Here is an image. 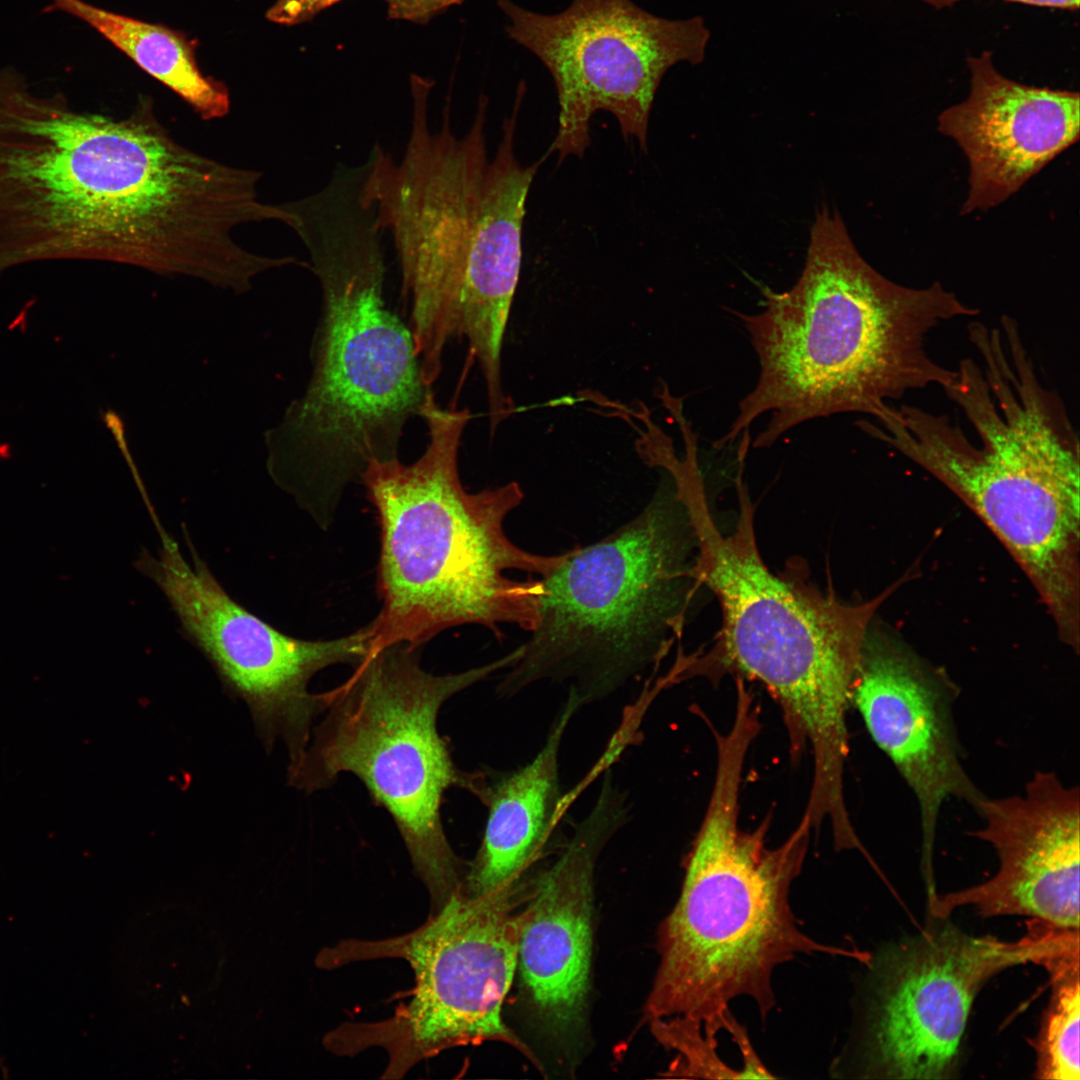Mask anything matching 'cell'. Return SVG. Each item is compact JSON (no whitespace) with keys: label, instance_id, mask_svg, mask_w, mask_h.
Segmentation results:
<instances>
[{"label":"cell","instance_id":"cell-19","mask_svg":"<svg viewBox=\"0 0 1080 1080\" xmlns=\"http://www.w3.org/2000/svg\"><path fill=\"white\" fill-rule=\"evenodd\" d=\"M1046 968L1054 991L1036 1039V1075L1041 1079L1079 1080V953L1056 959Z\"/></svg>","mask_w":1080,"mask_h":1080},{"label":"cell","instance_id":"cell-23","mask_svg":"<svg viewBox=\"0 0 1080 1080\" xmlns=\"http://www.w3.org/2000/svg\"><path fill=\"white\" fill-rule=\"evenodd\" d=\"M926 5H929L935 9H943L954 6L957 3L966 0H916ZM1012 3H1019L1029 6L1062 9V10H1077L1079 8V0H998Z\"/></svg>","mask_w":1080,"mask_h":1080},{"label":"cell","instance_id":"cell-6","mask_svg":"<svg viewBox=\"0 0 1080 1080\" xmlns=\"http://www.w3.org/2000/svg\"><path fill=\"white\" fill-rule=\"evenodd\" d=\"M670 476L696 544L692 577L720 604L724 658L780 703L793 741L810 744L813 777L840 779L849 752L846 716L869 624L898 585L848 604L776 576L758 550L742 484L736 527L724 534L710 511L697 462L679 464Z\"/></svg>","mask_w":1080,"mask_h":1080},{"label":"cell","instance_id":"cell-21","mask_svg":"<svg viewBox=\"0 0 1080 1080\" xmlns=\"http://www.w3.org/2000/svg\"><path fill=\"white\" fill-rule=\"evenodd\" d=\"M339 1L341 0H276L266 12V18L280 25H298L311 20Z\"/></svg>","mask_w":1080,"mask_h":1080},{"label":"cell","instance_id":"cell-8","mask_svg":"<svg viewBox=\"0 0 1080 1080\" xmlns=\"http://www.w3.org/2000/svg\"><path fill=\"white\" fill-rule=\"evenodd\" d=\"M689 524L657 494L602 540L569 550L541 578L540 621L499 685L513 696L541 680L570 683L580 706L603 699L656 661L680 624L691 568Z\"/></svg>","mask_w":1080,"mask_h":1080},{"label":"cell","instance_id":"cell-2","mask_svg":"<svg viewBox=\"0 0 1080 1080\" xmlns=\"http://www.w3.org/2000/svg\"><path fill=\"white\" fill-rule=\"evenodd\" d=\"M764 296L760 312L735 313L760 371L717 448L766 413L754 448H769L797 425L832 414L881 420L909 392L944 389L956 370L929 354L928 336L944 322L979 314L940 282L911 288L883 276L826 204L816 211L797 282L784 292L765 289Z\"/></svg>","mask_w":1080,"mask_h":1080},{"label":"cell","instance_id":"cell-1","mask_svg":"<svg viewBox=\"0 0 1080 1080\" xmlns=\"http://www.w3.org/2000/svg\"><path fill=\"white\" fill-rule=\"evenodd\" d=\"M410 82L412 119L402 158L374 145L363 164L360 196L381 232L391 235L422 381L432 389L453 337L466 338L480 369L501 365L521 270L526 201L545 157L530 166L516 157L520 98L489 158L484 95L470 129L458 136L449 101L440 126L432 128V84L416 75Z\"/></svg>","mask_w":1080,"mask_h":1080},{"label":"cell","instance_id":"cell-18","mask_svg":"<svg viewBox=\"0 0 1080 1080\" xmlns=\"http://www.w3.org/2000/svg\"><path fill=\"white\" fill-rule=\"evenodd\" d=\"M48 11L70 14L94 28L149 75L181 97L203 119L226 116L227 86L200 70L184 33L101 9L83 0H51Z\"/></svg>","mask_w":1080,"mask_h":1080},{"label":"cell","instance_id":"cell-17","mask_svg":"<svg viewBox=\"0 0 1080 1080\" xmlns=\"http://www.w3.org/2000/svg\"><path fill=\"white\" fill-rule=\"evenodd\" d=\"M578 700L568 693L545 744L523 767L489 781L480 798L488 810L481 844L462 886L471 895L487 893L524 877L537 860L562 808L559 750Z\"/></svg>","mask_w":1080,"mask_h":1080},{"label":"cell","instance_id":"cell-14","mask_svg":"<svg viewBox=\"0 0 1080 1080\" xmlns=\"http://www.w3.org/2000/svg\"><path fill=\"white\" fill-rule=\"evenodd\" d=\"M975 811L982 825L969 834L996 852L998 870L976 886L933 895L929 907L944 918L973 906L982 916L1025 915L1079 929L1080 798L1055 772L1036 771L1023 792L986 796Z\"/></svg>","mask_w":1080,"mask_h":1080},{"label":"cell","instance_id":"cell-13","mask_svg":"<svg viewBox=\"0 0 1080 1080\" xmlns=\"http://www.w3.org/2000/svg\"><path fill=\"white\" fill-rule=\"evenodd\" d=\"M957 695L945 678L867 635L851 704L916 799L921 867L929 889L934 884V852L944 803L957 799L975 810L987 796L964 764L954 713Z\"/></svg>","mask_w":1080,"mask_h":1080},{"label":"cell","instance_id":"cell-9","mask_svg":"<svg viewBox=\"0 0 1080 1080\" xmlns=\"http://www.w3.org/2000/svg\"><path fill=\"white\" fill-rule=\"evenodd\" d=\"M530 880L509 881L471 895L461 885L417 929L377 941L349 939L320 951L321 969L399 958L414 973L411 1000L378 1022L344 1023L324 1046L337 1055L382 1048L383 1078H401L420 1061L463 1045L500 1041L538 1063L502 1020V1005L518 963V942Z\"/></svg>","mask_w":1080,"mask_h":1080},{"label":"cell","instance_id":"cell-20","mask_svg":"<svg viewBox=\"0 0 1080 1080\" xmlns=\"http://www.w3.org/2000/svg\"><path fill=\"white\" fill-rule=\"evenodd\" d=\"M651 1031L666 1049L677 1052L666 1077L689 1079H744L745 1073L723 1061L717 1053V1035L706 1034L701 1023L683 1016L650 1019Z\"/></svg>","mask_w":1080,"mask_h":1080},{"label":"cell","instance_id":"cell-10","mask_svg":"<svg viewBox=\"0 0 1080 1080\" xmlns=\"http://www.w3.org/2000/svg\"><path fill=\"white\" fill-rule=\"evenodd\" d=\"M505 30L551 74L559 116L549 153L582 157L598 110L610 112L623 137L647 148L651 108L662 78L681 63L705 57L710 32L701 17L670 20L632 0H572L552 15L497 0Z\"/></svg>","mask_w":1080,"mask_h":1080},{"label":"cell","instance_id":"cell-12","mask_svg":"<svg viewBox=\"0 0 1080 1080\" xmlns=\"http://www.w3.org/2000/svg\"><path fill=\"white\" fill-rule=\"evenodd\" d=\"M1037 921L1016 941L945 927L889 953L871 1006L866 1071L896 1079L946 1077L988 979L1015 965L1046 966L1079 947L1077 930Z\"/></svg>","mask_w":1080,"mask_h":1080},{"label":"cell","instance_id":"cell-3","mask_svg":"<svg viewBox=\"0 0 1080 1080\" xmlns=\"http://www.w3.org/2000/svg\"><path fill=\"white\" fill-rule=\"evenodd\" d=\"M420 416L428 429L423 454L372 460L360 476L380 531L376 587L381 607L366 624L370 650L395 643L423 647L438 634L500 624L533 632L540 621L541 579L516 580L512 570L547 577L569 551L524 550L505 532L524 498L517 482L471 493L459 475V450L470 411L442 408L430 390Z\"/></svg>","mask_w":1080,"mask_h":1080},{"label":"cell","instance_id":"cell-7","mask_svg":"<svg viewBox=\"0 0 1080 1080\" xmlns=\"http://www.w3.org/2000/svg\"><path fill=\"white\" fill-rule=\"evenodd\" d=\"M422 650L406 643L373 649L345 682L321 693L324 717L302 757L288 766V782L314 793L342 773L356 776L393 819L434 913L466 871L444 830L445 793L461 788L480 799L487 783L486 774L456 765L438 715L455 694L511 667L521 650L443 675L423 668Z\"/></svg>","mask_w":1080,"mask_h":1080},{"label":"cell","instance_id":"cell-15","mask_svg":"<svg viewBox=\"0 0 1080 1080\" xmlns=\"http://www.w3.org/2000/svg\"><path fill=\"white\" fill-rule=\"evenodd\" d=\"M624 794L607 775L598 798L557 860L531 879L518 963L537 1015L557 1037L581 1023L592 954L593 875L597 856L625 824Z\"/></svg>","mask_w":1080,"mask_h":1080},{"label":"cell","instance_id":"cell-22","mask_svg":"<svg viewBox=\"0 0 1080 1080\" xmlns=\"http://www.w3.org/2000/svg\"><path fill=\"white\" fill-rule=\"evenodd\" d=\"M390 19L426 24L432 18L464 0H382Z\"/></svg>","mask_w":1080,"mask_h":1080},{"label":"cell","instance_id":"cell-4","mask_svg":"<svg viewBox=\"0 0 1080 1080\" xmlns=\"http://www.w3.org/2000/svg\"><path fill=\"white\" fill-rule=\"evenodd\" d=\"M373 212L354 200L318 205L296 233L322 291L307 391L291 408L279 481L321 529L372 460L398 457L428 392L410 328L386 306Z\"/></svg>","mask_w":1080,"mask_h":1080},{"label":"cell","instance_id":"cell-11","mask_svg":"<svg viewBox=\"0 0 1080 1080\" xmlns=\"http://www.w3.org/2000/svg\"><path fill=\"white\" fill-rule=\"evenodd\" d=\"M158 534L157 553L140 552L135 568L163 593L226 691L247 705L265 747L281 739L289 765L295 764L324 709L321 694L309 691L310 681L330 666L362 661L370 652L366 626L328 640L289 636L236 602L190 542L192 563L164 528Z\"/></svg>","mask_w":1080,"mask_h":1080},{"label":"cell","instance_id":"cell-16","mask_svg":"<svg viewBox=\"0 0 1080 1080\" xmlns=\"http://www.w3.org/2000/svg\"><path fill=\"white\" fill-rule=\"evenodd\" d=\"M969 92L943 110L937 131L952 139L968 163V190L960 214L994 208L1079 139L1078 92L1012 80L993 54L967 57Z\"/></svg>","mask_w":1080,"mask_h":1080},{"label":"cell","instance_id":"cell-5","mask_svg":"<svg viewBox=\"0 0 1080 1080\" xmlns=\"http://www.w3.org/2000/svg\"><path fill=\"white\" fill-rule=\"evenodd\" d=\"M715 737L711 797L679 899L659 929L660 963L645 1012L649 1020L687 1017L717 1035L738 1026L729 1004L741 996L755 1001L764 1020L776 1005L774 969L797 955L866 958L799 929L789 892L803 865L810 827L802 819L774 849L765 846L763 827L740 830L741 776L752 738L740 728Z\"/></svg>","mask_w":1080,"mask_h":1080},{"label":"cell","instance_id":"cell-24","mask_svg":"<svg viewBox=\"0 0 1080 1080\" xmlns=\"http://www.w3.org/2000/svg\"><path fill=\"white\" fill-rule=\"evenodd\" d=\"M676 416L678 417V416H682V415H680V414H677ZM650 428H651V427L649 426V427H648V429H650ZM642 433H644V432H641V434H642Z\"/></svg>","mask_w":1080,"mask_h":1080}]
</instances>
